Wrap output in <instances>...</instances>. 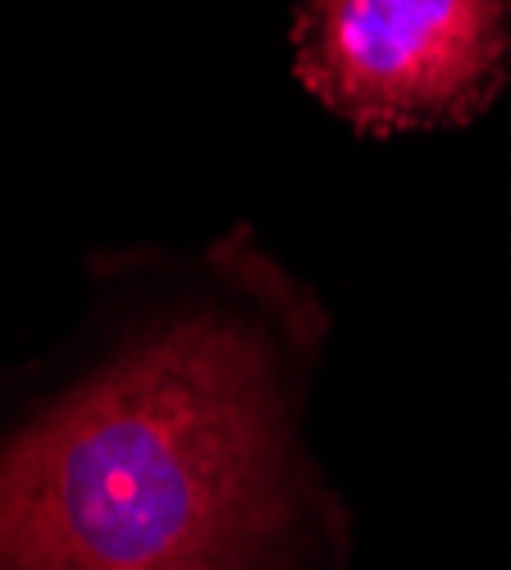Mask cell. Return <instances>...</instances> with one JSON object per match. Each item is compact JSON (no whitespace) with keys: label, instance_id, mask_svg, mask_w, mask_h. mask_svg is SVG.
<instances>
[{"label":"cell","instance_id":"cell-1","mask_svg":"<svg viewBox=\"0 0 511 570\" xmlns=\"http://www.w3.org/2000/svg\"><path fill=\"white\" fill-rule=\"evenodd\" d=\"M324 334L252 228L97 252L73 334L0 374V570H347L302 443Z\"/></svg>","mask_w":511,"mask_h":570},{"label":"cell","instance_id":"cell-2","mask_svg":"<svg viewBox=\"0 0 511 570\" xmlns=\"http://www.w3.org/2000/svg\"><path fill=\"white\" fill-rule=\"evenodd\" d=\"M293 69L365 137L461 128L511 82V0H293Z\"/></svg>","mask_w":511,"mask_h":570}]
</instances>
